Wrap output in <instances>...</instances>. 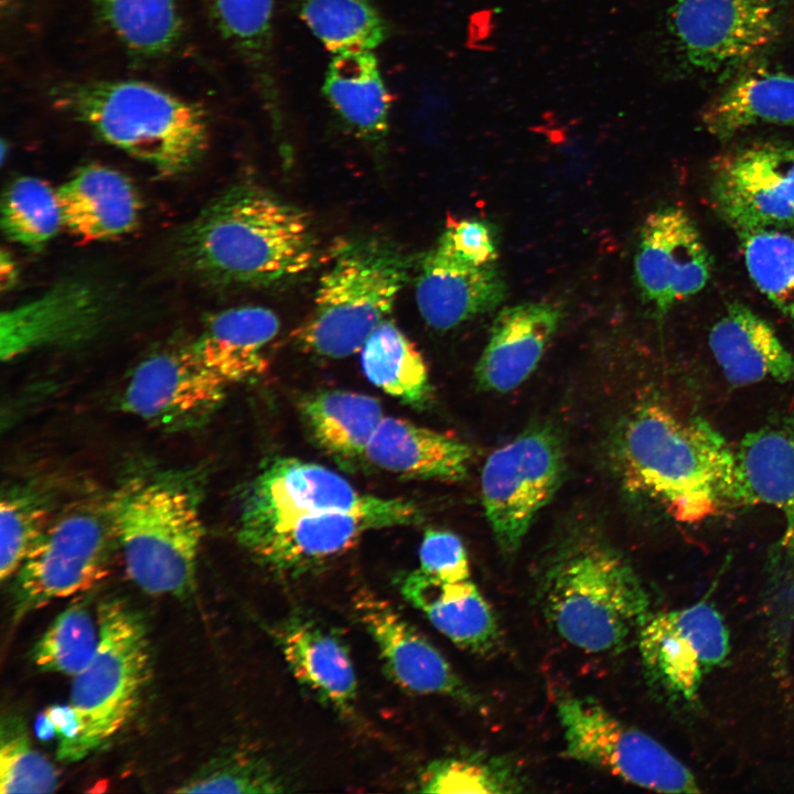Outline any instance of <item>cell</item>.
<instances>
[{
  "label": "cell",
  "instance_id": "cell-1",
  "mask_svg": "<svg viewBox=\"0 0 794 794\" xmlns=\"http://www.w3.org/2000/svg\"><path fill=\"white\" fill-rule=\"evenodd\" d=\"M180 247L192 271L219 286L285 282L315 259L305 214L251 185L233 187L210 203L187 226Z\"/></svg>",
  "mask_w": 794,
  "mask_h": 794
},
{
  "label": "cell",
  "instance_id": "cell-2",
  "mask_svg": "<svg viewBox=\"0 0 794 794\" xmlns=\"http://www.w3.org/2000/svg\"><path fill=\"white\" fill-rule=\"evenodd\" d=\"M618 457L629 484L679 522L742 505L736 451L700 418L683 421L658 405L641 406L620 430Z\"/></svg>",
  "mask_w": 794,
  "mask_h": 794
},
{
  "label": "cell",
  "instance_id": "cell-3",
  "mask_svg": "<svg viewBox=\"0 0 794 794\" xmlns=\"http://www.w3.org/2000/svg\"><path fill=\"white\" fill-rule=\"evenodd\" d=\"M202 482L165 470L126 479L106 504L129 578L144 592L186 598L194 591L204 536Z\"/></svg>",
  "mask_w": 794,
  "mask_h": 794
},
{
  "label": "cell",
  "instance_id": "cell-4",
  "mask_svg": "<svg viewBox=\"0 0 794 794\" xmlns=\"http://www.w3.org/2000/svg\"><path fill=\"white\" fill-rule=\"evenodd\" d=\"M538 597L557 633L588 653H620L652 616L626 557L594 537L569 539L558 548L540 576Z\"/></svg>",
  "mask_w": 794,
  "mask_h": 794
},
{
  "label": "cell",
  "instance_id": "cell-5",
  "mask_svg": "<svg viewBox=\"0 0 794 794\" xmlns=\"http://www.w3.org/2000/svg\"><path fill=\"white\" fill-rule=\"evenodd\" d=\"M53 97L60 109L98 138L162 176L194 168L208 146L202 107L148 82H73L54 88Z\"/></svg>",
  "mask_w": 794,
  "mask_h": 794
},
{
  "label": "cell",
  "instance_id": "cell-6",
  "mask_svg": "<svg viewBox=\"0 0 794 794\" xmlns=\"http://www.w3.org/2000/svg\"><path fill=\"white\" fill-rule=\"evenodd\" d=\"M411 258L388 239L361 236L337 243L322 272L311 311L293 337L311 353L346 357L386 320L407 283Z\"/></svg>",
  "mask_w": 794,
  "mask_h": 794
},
{
  "label": "cell",
  "instance_id": "cell-7",
  "mask_svg": "<svg viewBox=\"0 0 794 794\" xmlns=\"http://www.w3.org/2000/svg\"><path fill=\"white\" fill-rule=\"evenodd\" d=\"M657 32L672 71L723 83L794 35V0H666Z\"/></svg>",
  "mask_w": 794,
  "mask_h": 794
},
{
  "label": "cell",
  "instance_id": "cell-8",
  "mask_svg": "<svg viewBox=\"0 0 794 794\" xmlns=\"http://www.w3.org/2000/svg\"><path fill=\"white\" fill-rule=\"evenodd\" d=\"M99 644L73 677L69 706L78 737L66 762H76L111 739L128 721L148 676L150 646L143 618L121 599L97 607Z\"/></svg>",
  "mask_w": 794,
  "mask_h": 794
},
{
  "label": "cell",
  "instance_id": "cell-9",
  "mask_svg": "<svg viewBox=\"0 0 794 794\" xmlns=\"http://www.w3.org/2000/svg\"><path fill=\"white\" fill-rule=\"evenodd\" d=\"M331 512L361 515L380 528L414 525L421 519L412 502L362 493L323 465L278 458L266 463L244 492L238 527Z\"/></svg>",
  "mask_w": 794,
  "mask_h": 794
},
{
  "label": "cell",
  "instance_id": "cell-10",
  "mask_svg": "<svg viewBox=\"0 0 794 794\" xmlns=\"http://www.w3.org/2000/svg\"><path fill=\"white\" fill-rule=\"evenodd\" d=\"M110 538L106 508L77 505L50 522L15 572L13 621L90 590L106 576Z\"/></svg>",
  "mask_w": 794,
  "mask_h": 794
},
{
  "label": "cell",
  "instance_id": "cell-11",
  "mask_svg": "<svg viewBox=\"0 0 794 794\" xmlns=\"http://www.w3.org/2000/svg\"><path fill=\"white\" fill-rule=\"evenodd\" d=\"M565 472L562 442L554 429L535 426L493 451L483 465L481 496L500 550L514 555Z\"/></svg>",
  "mask_w": 794,
  "mask_h": 794
},
{
  "label": "cell",
  "instance_id": "cell-12",
  "mask_svg": "<svg viewBox=\"0 0 794 794\" xmlns=\"http://www.w3.org/2000/svg\"><path fill=\"white\" fill-rule=\"evenodd\" d=\"M565 754L629 783L665 793L699 791L691 772L661 743L603 706L562 695L556 702Z\"/></svg>",
  "mask_w": 794,
  "mask_h": 794
},
{
  "label": "cell",
  "instance_id": "cell-13",
  "mask_svg": "<svg viewBox=\"0 0 794 794\" xmlns=\"http://www.w3.org/2000/svg\"><path fill=\"white\" fill-rule=\"evenodd\" d=\"M712 203L737 232L794 226V146L754 143L717 159Z\"/></svg>",
  "mask_w": 794,
  "mask_h": 794
},
{
  "label": "cell",
  "instance_id": "cell-14",
  "mask_svg": "<svg viewBox=\"0 0 794 794\" xmlns=\"http://www.w3.org/2000/svg\"><path fill=\"white\" fill-rule=\"evenodd\" d=\"M226 386L186 345L141 361L125 385L120 407L153 427L186 430L211 418Z\"/></svg>",
  "mask_w": 794,
  "mask_h": 794
},
{
  "label": "cell",
  "instance_id": "cell-15",
  "mask_svg": "<svg viewBox=\"0 0 794 794\" xmlns=\"http://www.w3.org/2000/svg\"><path fill=\"white\" fill-rule=\"evenodd\" d=\"M634 268L642 297L663 318L676 303L704 289L711 260L690 216L668 206L646 217Z\"/></svg>",
  "mask_w": 794,
  "mask_h": 794
},
{
  "label": "cell",
  "instance_id": "cell-16",
  "mask_svg": "<svg viewBox=\"0 0 794 794\" xmlns=\"http://www.w3.org/2000/svg\"><path fill=\"white\" fill-rule=\"evenodd\" d=\"M354 611L376 644L388 676L419 695H441L478 707L480 698L465 685L441 652L388 601L369 592L355 597Z\"/></svg>",
  "mask_w": 794,
  "mask_h": 794
},
{
  "label": "cell",
  "instance_id": "cell-17",
  "mask_svg": "<svg viewBox=\"0 0 794 794\" xmlns=\"http://www.w3.org/2000/svg\"><path fill=\"white\" fill-rule=\"evenodd\" d=\"M372 529L380 526L371 518L331 512L238 527L237 538L262 565L291 577L343 554Z\"/></svg>",
  "mask_w": 794,
  "mask_h": 794
},
{
  "label": "cell",
  "instance_id": "cell-18",
  "mask_svg": "<svg viewBox=\"0 0 794 794\" xmlns=\"http://www.w3.org/2000/svg\"><path fill=\"white\" fill-rule=\"evenodd\" d=\"M104 318V302L87 285L55 286L1 313V360L12 361L40 347L81 341L96 332Z\"/></svg>",
  "mask_w": 794,
  "mask_h": 794
},
{
  "label": "cell",
  "instance_id": "cell-19",
  "mask_svg": "<svg viewBox=\"0 0 794 794\" xmlns=\"http://www.w3.org/2000/svg\"><path fill=\"white\" fill-rule=\"evenodd\" d=\"M273 636L298 683L340 716L353 717L358 686L342 639L301 612H292L276 624Z\"/></svg>",
  "mask_w": 794,
  "mask_h": 794
},
{
  "label": "cell",
  "instance_id": "cell-20",
  "mask_svg": "<svg viewBox=\"0 0 794 794\" xmlns=\"http://www.w3.org/2000/svg\"><path fill=\"white\" fill-rule=\"evenodd\" d=\"M506 283L495 264L474 266L438 245L422 258L416 282V302L425 322L439 331L453 329L496 308Z\"/></svg>",
  "mask_w": 794,
  "mask_h": 794
},
{
  "label": "cell",
  "instance_id": "cell-21",
  "mask_svg": "<svg viewBox=\"0 0 794 794\" xmlns=\"http://www.w3.org/2000/svg\"><path fill=\"white\" fill-rule=\"evenodd\" d=\"M560 320V310L549 302L501 310L475 367L479 387L502 394L523 384L540 362Z\"/></svg>",
  "mask_w": 794,
  "mask_h": 794
},
{
  "label": "cell",
  "instance_id": "cell-22",
  "mask_svg": "<svg viewBox=\"0 0 794 794\" xmlns=\"http://www.w3.org/2000/svg\"><path fill=\"white\" fill-rule=\"evenodd\" d=\"M740 68L701 112L709 133L728 140L760 125L794 127V74L759 63Z\"/></svg>",
  "mask_w": 794,
  "mask_h": 794
},
{
  "label": "cell",
  "instance_id": "cell-23",
  "mask_svg": "<svg viewBox=\"0 0 794 794\" xmlns=\"http://www.w3.org/2000/svg\"><path fill=\"white\" fill-rule=\"evenodd\" d=\"M397 587L406 601L459 647L486 654L497 646L495 614L470 579L441 581L415 569L400 576Z\"/></svg>",
  "mask_w": 794,
  "mask_h": 794
},
{
  "label": "cell",
  "instance_id": "cell-24",
  "mask_svg": "<svg viewBox=\"0 0 794 794\" xmlns=\"http://www.w3.org/2000/svg\"><path fill=\"white\" fill-rule=\"evenodd\" d=\"M64 227L84 240H103L131 232L140 200L119 171L93 163L78 169L56 189Z\"/></svg>",
  "mask_w": 794,
  "mask_h": 794
},
{
  "label": "cell",
  "instance_id": "cell-25",
  "mask_svg": "<svg viewBox=\"0 0 794 794\" xmlns=\"http://www.w3.org/2000/svg\"><path fill=\"white\" fill-rule=\"evenodd\" d=\"M710 351L727 382L743 387L794 382V356L773 328L740 302L731 303L709 332Z\"/></svg>",
  "mask_w": 794,
  "mask_h": 794
},
{
  "label": "cell",
  "instance_id": "cell-26",
  "mask_svg": "<svg viewBox=\"0 0 794 794\" xmlns=\"http://www.w3.org/2000/svg\"><path fill=\"white\" fill-rule=\"evenodd\" d=\"M214 29L245 64L265 110L280 129L282 94L275 56L276 0H201Z\"/></svg>",
  "mask_w": 794,
  "mask_h": 794
},
{
  "label": "cell",
  "instance_id": "cell-27",
  "mask_svg": "<svg viewBox=\"0 0 794 794\" xmlns=\"http://www.w3.org/2000/svg\"><path fill=\"white\" fill-rule=\"evenodd\" d=\"M276 313L258 305L212 315L189 344L196 357L227 385L254 379L267 369L266 351L279 332Z\"/></svg>",
  "mask_w": 794,
  "mask_h": 794
},
{
  "label": "cell",
  "instance_id": "cell-28",
  "mask_svg": "<svg viewBox=\"0 0 794 794\" xmlns=\"http://www.w3.org/2000/svg\"><path fill=\"white\" fill-rule=\"evenodd\" d=\"M366 460L405 478L453 482L466 476L472 450L449 434L384 417L369 441Z\"/></svg>",
  "mask_w": 794,
  "mask_h": 794
},
{
  "label": "cell",
  "instance_id": "cell-29",
  "mask_svg": "<svg viewBox=\"0 0 794 794\" xmlns=\"http://www.w3.org/2000/svg\"><path fill=\"white\" fill-rule=\"evenodd\" d=\"M322 93L358 139L377 148L385 143L391 97L374 51L334 54L326 67Z\"/></svg>",
  "mask_w": 794,
  "mask_h": 794
},
{
  "label": "cell",
  "instance_id": "cell-30",
  "mask_svg": "<svg viewBox=\"0 0 794 794\" xmlns=\"http://www.w3.org/2000/svg\"><path fill=\"white\" fill-rule=\"evenodd\" d=\"M741 504L780 509L794 541V419L748 433L736 451Z\"/></svg>",
  "mask_w": 794,
  "mask_h": 794
},
{
  "label": "cell",
  "instance_id": "cell-31",
  "mask_svg": "<svg viewBox=\"0 0 794 794\" xmlns=\"http://www.w3.org/2000/svg\"><path fill=\"white\" fill-rule=\"evenodd\" d=\"M299 408L313 441L336 462L345 468L367 462V447L384 418L376 398L346 390H321L302 397Z\"/></svg>",
  "mask_w": 794,
  "mask_h": 794
},
{
  "label": "cell",
  "instance_id": "cell-32",
  "mask_svg": "<svg viewBox=\"0 0 794 794\" xmlns=\"http://www.w3.org/2000/svg\"><path fill=\"white\" fill-rule=\"evenodd\" d=\"M108 33L133 57L152 60L176 50L184 34L180 0H90Z\"/></svg>",
  "mask_w": 794,
  "mask_h": 794
},
{
  "label": "cell",
  "instance_id": "cell-33",
  "mask_svg": "<svg viewBox=\"0 0 794 794\" xmlns=\"http://www.w3.org/2000/svg\"><path fill=\"white\" fill-rule=\"evenodd\" d=\"M361 351L363 372L372 384L414 407H423L429 401L431 386L426 362L395 323L383 321Z\"/></svg>",
  "mask_w": 794,
  "mask_h": 794
},
{
  "label": "cell",
  "instance_id": "cell-34",
  "mask_svg": "<svg viewBox=\"0 0 794 794\" xmlns=\"http://www.w3.org/2000/svg\"><path fill=\"white\" fill-rule=\"evenodd\" d=\"M312 34L333 55L374 51L390 28L373 0H290Z\"/></svg>",
  "mask_w": 794,
  "mask_h": 794
},
{
  "label": "cell",
  "instance_id": "cell-35",
  "mask_svg": "<svg viewBox=\"0 0 794 794\" xmlns=\"http://www.w3.org/2000/svg\"><path fill=\"white\" fill-rule=\"evenodd\" d=\"M417 786L423 793L511 794L526 791L528 780L511 759L472 752L430 762Z\"/></svg>",
  "mask_w": 794,
  "mask_h": 794
},
{
  "label": "cell",
  "instance_id": "cell-36",
  "mask_svg": "<svg viewBox=\"0 0 794 794\" xmlns=\"http://www.w3.org/2000/svg\"><path fill=\"white\" fill-rule=\"evenodd\" d=\"M637 643L644 667L655 683L675 696H695L704 667L670 612L652 615Z\"/></svg>",
  "mask_w": 794,
  "mask_h": 794
},
{
  "label": "cell",
  "instance_id": "cell-37",
  "mask_svg": "<svg viewBox=\"0 0 794 794\" xmlns=\"http://www.w3.org/2000/svg\"><path fill=\"white\" fill-rule=\"evenodd\" d=\"M61 227L64 224L56 190L34 176L10 183L1 204V228L9 240L39 250Z\"/></svg>",
  "mask_w": 794,
  "mask_h": 794
},
{
  "label": "cell",
  "instance_id": "cell-38",
  "mask_svg": "<svg viewBox=\"0 0 794 794\" xmlns=\"http://www.w3.org/2000/svg\"><path fill=\"white\" fill-rule=\"evenodd\" d=\"M99 644L98 621L86 600H77L61 612L36 641L31 659L43 672L72 678L93 659Z\"/></svg>",
  "mask_w": 794,
  "mask_h": 794
},
{
  "label": "cell",
  "instance_id": "cell-39",
  "mask_svg": "<svg viewBox=\"0 0 794 794\" xmlns=\"http://www.w3.org/2000/svg\"><path fill=\"white\" fill-rule=\"evenodd\" d=\"M739 236L751 280L794 323V237L780 229H758Z\"/></svg>",
  "mask_w": 794,
  "mask_h": 794
},
{
  "label": "cell",
  "instance_id": "cell-40",
  "mask_svg": "<svg viewBox=\"0 0 794 794\" xmlns=\"http://www.w3.org/2000/svg\"><path fill=\"white\" fill-rule=\"evenodd\" d=\"M289 782L267 760L228 753L211 760L175 790L178 793H282Z\"/></svg>",
  "mask_w": 794,
  "mask_h": 794
},
{
  "label": "cell",
  "instance_id": "cell-41",
  "mask_svg": "<svg viewBox=\"0 0 794 794\" xmlns=\"http://www.w3.org/2000/svg\"><path fill=\"white\" fill-rule=\"evenodd\" d=\"M58 786L54 765L30 741L23 719L2 717L0 727V792L52 793Z\"/></svg>",
  "mask_w": 794,
  "mask_h": 794
},
{
  "label": "cell",
  "instance_id": "cell-42",
  "mask_svg": "<svg viewBox=\"0 0 794 794\" xmlns=\"http://www.w3.org/2000/svg\"><path fill=\"white\" fill-rule=\"evenodd\" d=\"M47 503L25 489H11L0 502V578L6 581L20 568L45 530Z\"/></svg>",
  "mask_w": 794,
  "mask_h": 794
},
{
  "label": "cell",
  "instance_id": "cell-43",
  "mask_svg": "<svg viewBox=\"0 0 794 794\" xmlns=\"http://www.w3.org/2000/svg\"><path fill=\"white\" fill-rule=\"evenodd\" d=\"M676 626L695 648L702 667L720 664L729 653V640L720 614L708 603L670 612Z\"/></svg>",
  "mask_w": 794,
  "mask_h": 794
},
{
  "label": "cell",
  "instance_id": "cell-44",
  "mask_svg": "<svg viewBox=\"0 0 794 794\" xmlns=\"http://www.w3.org/2000/svg\"><path fill=\"white\" fill-rule=\"evenodd\" d=\"M422 573L441 581L470 579V564L462 540L448 530H426L419 548Z\"/></svg>",
  "mask_w": 794,
  "mask_h": 794
},
{
  "label": "cell",
  "instance_id": "cell-45",
  "mask_svg": "<svg viewBox=\"0 0 794 794\" xmlns=\"http://www.w3.org/2000/svg\"><path fill=\"white\" fill-rule=\"evenodd\" d=\"M437 245L453 257L474 266L495 264L497 246L494 230L479 219H461L448 225Z\"/></svg>",
  "mask_w": 794,
  "mask_h": 794
},
{
  "label": "cell",
  "instance_id": "cell-46",
  "mask_svg": "<svg viewBox=\"0 0 794 794\" xmlns=\"http://www.w3.org/2000/svg\"><path fill=\"white\" fill-rule=\"evenodd\" d=\"M18 281V267L13 258L6 250L0 256V282L1 289H11Z\"/></svg>",
  "mask_w": 794,
  "mask_h": 794
}]
</instances>
